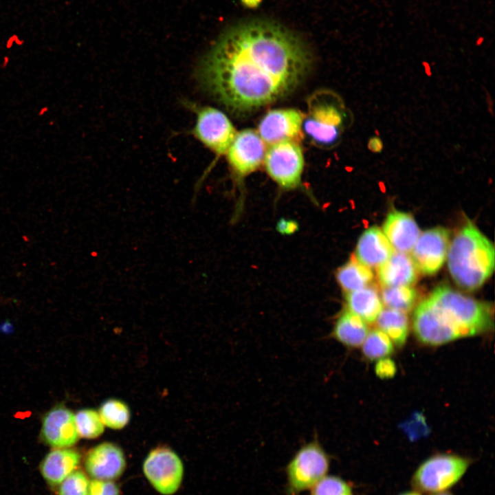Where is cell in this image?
<instances>
[{"label": "cell", "mask_w": 495, "mask_h": 495, "mask_svg": "<svg viewBox=\"0 0 495 495\" xmlns=\"http://www.w3.org/2000/svg\"><path fill=\"white\" fill-rule=\"evenodd\" d=\"M312 56L295 32L254 17L226 28L204 56L198 79L229 111L252 112L291 94L309 72Z\"/></svg>", "instance_id": "6da1fadb"}, {"label": "cell", "mask_w": 495, "mask_h": 495, "mask_svg": "<svg viewBox=\"0 0 495 495\" xmlns=\"http://www.w3.org/2000/svg\"><path fill=\"white\" fill-rule=\"evenodd\" d=\"M494 254L493 243L467 221L449 245L448 266L452 278L464 289H478L494 271Z\"/></svg>", "instance_id": "7a4b0ae2"}, {"label": "cell", "mask_w": 495, "mask_h": 495, "mask_svg": "<svg viewBox=\"0 0 495 495\" xmlns=\"http://www.w3.org/2000/svg\"><path fill=\"white\" fill-rule=\"evenodd\" d=\"M448 342L475 336L493 324L492 308L448 286L437 287L428 298Z\"/></svg>", "instance_id": "3957f363"}, {"label": "cell", "mask_w": 495, "mask_h": 495, "mask_svg": "<svg viewBox=\"0 0 495 495\" xmlns=\"http://www.w3.org/2000/svg\"><path fill=\"white\" fill-rule=\"evenodd\" d=\"M470 463L468 459L456 454L433 455L415 470L412 486L418 492L429 494L447 491L461 479Z\"/></svg>", "instance_id": "277c9868"}, {"label": "cell", "mask_w": 495, "mask_h": 495, "mask_svg": "<svg viewBox=\"0 0 495 495\" xmlns=\"http://www.w3.org/2000/svg\"><path fill=\"white\" fill-rule=\"evenodd\" d=\"M184 105L194 112L195 124L190 133L205 147L219 156L226 154L236 132L221 111L186 100Z\"/></svg>", "instance_id": "5b68a950"}, {"label": "cell", "mask_w": 495, "mask_h": 495, "mask_svg": "<svg viewBox=\"0 0 495 495\" xmlns=\"http://www.w3.org/2000/svg\"><path fill=\"white\" fill-rule=\"evenodd\" d=\"M329 459L318 440L303 445L287 468L289 490L294 493L312 488L327 474Z\"/></svg>", "instance_id": "8992f818"}, {"label": "cell", "mask_w": 495, "mask_h": 495, "mask_svg": "<svg viewBox=\"0 0 495 495\" xmlns=\"http://www.w3.org/2000/svg\"><path fill=\"white\" fill-rule=\"evenodd\" d=\"M263 162L268 175L281 188L293 189L300 185L304 158L297 142L285 140L270 145Z\"/></svg>", "instance_id": "52a82bcc"}, {"label": "cell", "mask_w": 495, "mask_h": 495, "mask_svg": "<svg viewBox=\"0 0 495 495\" xmlns=\"http://www.w3.org/2000/svg\"><path fill=\"white\" fill-rule=\"evenodd\" d=\"M143 472L159 493L171 495L180 487L184 465L179 456L171 449L158 447L147 455L143 463Z\"/></svg>", "instance_id": "ba28073f"}, {"label": "cell", "mask_w": 495, "mask_h": 495, "mask_svg": "<svg viewBox=\"0 0 495 495\" xmlns=\"http://www.w3.org/2000/svg\"><path fill=\"white\" fill-rule=\"evenodd\" d=\"M344 118L341 106L327 100L316 101L310 106L307 118L303 119L302 126L314 142L330 146L339 140Z\"/></svg>", "instance_id": "9c48e42d"}, {"label": "cell", "mask_w": 495, "mask_h": 495, "mask_svg": "<svg viewBox=\"0 0 495 495\" xmlns=\"http://www.w3.org/2000/svg\"><path fill=\"white\" fill-rule=\"evenodd\" d=\"M450 245V232L435 227L420 233L410 255L418 272L426 275L437 272L443 265Z\"/></svg>", "instance_id": "30bf717a"}, {"label": "cell", "mask_w": 495, "mask_h": 495, "mask_svg": "<svg viewBox=\"0 0 495 495\" xmlns=\"http://www.w3.org/2000/svg\"><path fill=\"white\" fill-rule=\"evenodd\" d=\"M265 144L254 130L248 129L236 133L226 153L232 170L241 177L256 170L264 161Z\"/></svg>", "instance_id": "8fae6325"}, {"label": "cell", "mask_w": 495, "mask_h": 495, "mask_svg": "<svg viewBox=\"0 0 495 495\" xmlns=\"http://www.w3.org/2000/svg\"><path fill=\"white\" fill-rule=\"evenodd\" d=\"M303 119L302 113L296 109H273L261 120L258 133L270 145L285 140L296 142L302 135Z\"/></svg>", "instance_id": "7c38bea8"}, {"label": "cell", "mask_w": 495, "mask_h": 495, "mask_svg": "<svg viewBox=\"0 0 495 495\" xmlns=\"http://www.w3.org/2000/svg\"><path fill=\"white\" fill-rule=\"evenodd\" d=\"M41 436L46 444L54 448L74 445L79 438L74 414L62 404L54 406L43 418Z\"/></svg>", "instance_id": "4fadbf2b"}, {"label": "cell", "mask_w": 495, "mask_h": 495, "mask_svg": "<svg viewBox=\"0 0 495 495\" xmlns=\"http://www.w3.org/2000/svg\"><path fill=\"white\" fill-rule=\"evenodd\" d=\"M85 465L87 473L94 479L111 481L122 475L126 460L119 446L103 442L88 452Z\"/></svg>", "instance_id": "5bb4252c"}, {"label": "cell", "mask_w": 495, "mask_h": 495, "mask_svg": "<svg viewBox=\"0 0 495 495\" xmlns=\"http://www.w3.org/2000/svg\"><path fill=\"white\" fill-rule=\"evenodd\" d=\"M382 232L394 250L404 253L411 251L420 234V229L413 217L398 210L388 214Z\"/></svg>", "instance_id": "9a60e30c"}, {"label": "cell", "mask_w": 495, "mask_h": 495, "mask_svg": "<svg viewBox=\"0 0 495 495\" xmlns=\"http://www.w3.org/2000/svg\"><path fill=\"white\" fill-rule=\"evenodd\" d=\"M395 250L377 226L366 230L358 239L353 256L369 268H377L386 262Z\"/></svg>", "instance_id": "2e32d148"}, {"label": "cell", "mask_w": 495, "mask_h": 495, "mask_svg": "<svg viewBox=\"0 0 495 495\" xmlns=\"http://www.w3.org/2000/svg\"><path fill=\"white\" fill-rule=\"evenodd\" d=\"M417 272L410 255L395 251L386 262L377 267V278L383 288L411 286L417 281Z\"/></svg>", "instance_id": "e0dca14e"}, {"label": "cell", "mask_w": 495, "mask_h": 495, "mask_svg": "<svg viewBox=\"0 0 495 495\" xmlns=\"http://www.w3.org/2000/svg\"><path fill=\"white\" fill-rule=\"evenodd\" d=\"M80 460V454L74 450L55 448L42 461L40 470L49 484L57 485L75 471Z\"/></svg>", "instance_id": "ac0fdd59"}, {"label": "cell", "mask_w": 495, "mask_h": 495, "mask_svg": "<svg viewBox=\"0 0 495 495\" xmlns=\"http://www.w3.org/2000/svg\"><path fill=\"white\" fill-rule=\"evenodd\" d=\"M368 333L366 322L345 309L336 318L330 336L342 345L354 349L362 344Z\"/></svg>", "instance_id": "d6986e66"}, {"label": "cell", "mask_w": 495, "mask_h": 495, "mask_svg": "<svg viewBox=\"0 0 495 495\" xmlns=\"http://www.w3.org/2000/svg\"><path fill=\"white\" fill-rule=\"evenodd\" d=\"M345 300L346 309L358 316L366 323L375 322L383 309L378 292L370 286L345 293Z\"/></svg>", "instance_id": "ffe728a7"}, {"label": "cell", "mask_w": 495, "mask_h": 495, "mask_svg": "<svg viewBox=\"0 0 495 495\" xmlns=\"http://www.w3.org/2000/svg\"><path fill=\"white\" fill-rule=\"evenodd\" d=\"M336 275L339 285L345 293L368 286L374 277L371 269L361 264L353 256L338 270Z\"/></svg>", "instance_id": "44dd1931"}, {"label": "cell", "mask_w": 495, "mask_h": 495, "mask_svg": "<svg viewBox=\"0 0 495 495\" xmlns=\"http://www.w3.org/2000/svg\"><path fill=\"white\" fill-rule=\"evenodd\" d=\"M378 329L386 334L397 346H402L408 334V319L406 313L386 308L376 319Z\"/></svg>", "instance_id": "7402d4cb"}, {"label": "cell", "mask_w": 495, "mask_h": 495, "mask_svg": "<svg viewBox=\"0 0 495 495\" xmlns=\"http://www.w3.org/2000/svg\"><path fill=\"white\" fill-rule=\"evenodd\" d=\"M417 298V291L410 286L384 287L381 299L387 308L404 313L410 311Z\"/></svg>", "instance_id": "603a6c76"}, {"label": "cell", "mask_w": 495, "mask_h": 495, "mask_svg": "<svg viewBox=\"0 0 495 495\" xmlns=\"http://www.w3.org/2000/svg\"><path fill=\"white\" fill-rule=\"evenodd\" d=\"M98 414L104 426L115 430L123 428L131 416L126 404L116 399L105 401L100 407Z\"/></svg>", "instance_id": "cb8c5ba5"}, {"label": "cell", "mask_w": 495, "mask_h": 495, "mask_svg": "<svg viewBox=\"0 0 495 495\" xmlns=\"http://www.w3.org/2000/svg\"><path fill=\"white\" fill-rule=\"evenodd\" d=\"M362 344L363 355L371 360L386 358L393 351L392 341L380 329L368 331Z\"/></svg>", "instance_id": "d4e9b609"}, {"label": "cell", "mask_w": 495, "mask_h": 495, "mask_svg": "<svg viewBox=\"0 0 495 495\" xmlns=\"http://www.w3.org/2000/svg\"><path fill=\"white\" fill-rule=\"evenodd\" d=\"M75 424L79 437L94 439L104 432V424L97 411L91 408L78 410L74 415Z\"/></svg>", "instance_id": "484cf974"}, {"label": "cell", "mask_w": 495, "mask_h": 495, "mask_svg": "<svg viewBox=\"0 0 495 495\" xmlns=\"http://www.w3.org/2000/svg\"><path fill=\"white\" fill-rule=\"evenodd\" d=\"M311 495H353L351 486L336 476H324L313 487Z\"/></svg>", "instance_id": "4316f807"}, {"label": "cell", "mask_w": 495, "mask_h": 495, "mask_svg": "<svg viewBox=\"0 0 495 495\" xmlns=\"http://www.w3.org/2000/svg\"><path fill=\"white\" fill-rule=\"evenodd\" d=\"M89 483L82 472L75 470L59 484L58 495H88Z\"/></svg>", "instance_id": "83f0119b"}, {"label": "cell", "mask_w": 495, "mask_h": 495, "mask_svg": "<svg viewBox=\"0 0 495 495\" xmlns=\"http://www.w3.org/2000/svg\"><path fill=\"white\" fill-rule=\"evenodd\" d=\"M402 426L411 439L419 438L428 433V427L421 413L413 414Z\"/></svg>", "instance_id": "f1b7e54d"}, {"label": "cell", "mask_w": 495, "mask_h": 495, "mask_svg": "<svg viewBox=\"0 0 495 495\" xmlns=\"http://www.w3.org/2000/svg\"><path fill=\"white\" fill-rule=\"evenodd\" d=\"M88 495H120V490L111 481L94 479L89 483Z\"/></svg>", "instance_id": "f546056e"}, {"label": "cell", "mask_w": 495, "mask_h": 495, "mask_svg": "<svg viewBox=\"0 0 495 495\" xmlns=\"http://www.w3.org/2000/svg\"><path fill=\"white\" fill-rule=\"evenodd\" d=\"M396 371L397 368L395 362L389 358L380 359L375 366V372L381 379L393 377L395 375Z\"/></svg>", "instance_id": "4dcf8cb0"}, {"label": "cell", "mask_w": 495, "mask_h": 495, "mask_svg": "<svg viewBox=\"0 0 495 495\" xmlns=\"http://www.w3.org/2000/svg\"><path fill=\"white\" fill-rule=\"evenodd\" d=\"M384 148L383 142L378 136H373L368 141V149L374 153H380Z\"/></svg>", "instance_id": "1f68e13d"}, {"label": "cell", "mask_w": 495, "mask_h": 495, "mask_svg": "<svg viewBox=\"0 0 495 495\" xmlns=\"http://www.w3.org/2000/svg\"><path fill=\"white\" fill-rule=\"evenodd\" d=\"M262 0H241L242 4L248 8H256L257 7Z\"/></svg>", "instance_id": "d6a6232c"}, {"label": "cell", "mask_w": 495, "mask_h": 495, "mask_svg": "<svg viewBox=\"0 0 495 495\" xmlns=\"http://www.w3.org/2000/svg\"><path fill=\"white\" fill-rule=\"evenodd\" d=\"M49 107L47 105H44L39 109L38 111V116L39 117H42L45 116L49 111Z\"/></svg>", "instance_id": "836d02e7"}, {"label": "cell", "mask_w": 495, "mask_h": 495, "mask_svg": "<svg viewBox=\"0 0 495 495\" xmlns=\"http://www.w3.org/2000/svg\"><path fill=\"white\" fill-rule=\"evenodd\" d=\"M399 495H421V494L419 493V492L415 490V491L405 492Z\"/></svg>", "instance_id": "e575fe53"}, {"label": "cell", "mask_w": 495, "mask_h": 495, "mask_svg": "<svg viewBox=\"0 0 495 495\" xmlns=\"http://www.w3.org/2000/svg\"><path fill=\"white\" fill-rule=\"evenodd\" d=\"M8 64H9V58L8 57H5L1 65V68L6 69L8 67Z\"/></svg>", "instance_id": "d590c367"}, {"label": "cell", "mask_w": 495, "mask_h": 495, "mask_svg": "<svg viewBox=\"0 0 495 495\" xmlns=\"http://www.w3.org/2000/svg\"><path fill=\"white\" fill-rule=\"evenodd\" d=\"M431 495H452V494L448 491H443V492H441L431 494Z\"/></svg>", "instance_id": "8d00e7d4"}]
</instances>
